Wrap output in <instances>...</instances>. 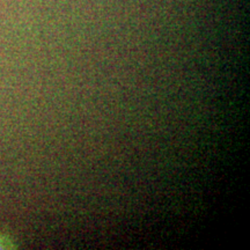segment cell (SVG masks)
<instances>
[{"instance_id":"obj_1","label":"cell","mask_w":250,"mask_h":250,"mask_svg":"<svg viewBox=\"0 0 250 250\" xmlns=\"http://www.w3.org/2000/svg\"><path fill=\"white\" fill-rule=\"evenodd\" d=\"M4 245H5L4 241H1V240H0V248H2V247H4Z\"/></svg>"}]
</instances>
